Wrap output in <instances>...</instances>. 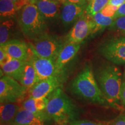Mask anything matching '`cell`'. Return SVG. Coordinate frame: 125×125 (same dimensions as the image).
<instances>
[{
    "label": "cell",
    "instance_id": "1",
    "mask_svg": "<svg viewBox=\"0 0 125 125\" xmlns=\"http://www.w3.org/2000/svg\"><path fill=\"white\" fill-rule=\"evenodd\" d=\"M48 101L45 113L49 120L57 125H70L78 121L79 111L73 100L65 94L62 86L46 97Z\"/></svg>",
    "mask_w": 125,
    "mask_h": 125
},
{
    "label": "cell",
    "instance_id": "2",
    "mask_svg": "<svg viewBox=\"0 0 125 125\" xmlns=\"http://www.w3.org/2000/svg\"><path fill=\"white\" fill-rule=\"evenodd\" d=\"M70 91L81 99L101 105H109L100 89L90 65H86L70 83Z\"/></svg>",
    "mask_w": 125,
    "mask_h": 125
},
{
    "label": "cell",
    "instance_id": "3",
    "mask_svg": "<svg viewBox=\"0 0 125 125\" xmlns=\"http://www.w3.org/2000/svg\"><path fill=\"white\" fill-rule=\"evenodd\" d=\"M95 78L109 105L119 109V94L122 84V75L119 68L114 64H104L96 71Z\"/></svg>",
    "mask_w": 125,
    "mask_h": 125
},
{
    "label": "cell",
    "instance_id": "4",
    "mask_svg": "<svg viewBox=\"0 0 125 125\" xmlns=\"http://www.w3.org/2000/svg\"><path fill=\"white\" fill-rule=\"evenodd\" d=\"M18 20L23 33L30 40L47 33L46 20L35 4H29L20 9Z\"/></svg>",
    "mask_w": 125,
    "mask_h": 125
},
{
    "label": "cell",
    "instance_id": "5",
    "mask_svg": "<svg viewBox=\"0 0 125 125\" xmlns=\"http://www.w3.org/2000/svg\"><path fill=\"white\" fill-rule=\"evenodd\" d=\"M29 45L32 51L40 57L54 61L64 45L58 38L48 33L32 39Z\"/></svg>",
    "mask_w": 125,
    "mask_h": 125
},
{
    "label": "cell",
    "instance_id": "6",
    "mask_svg": "<svg viewBox=\"0 0 125 125\" xmlns=\"http://www.w3.org/2000/svg\"><path fill=\"white\" fill-rule=\"evenodd\" d=\"M28 90L18 81L9 76L3 75L0 79V101L19 103L22 101Z\"/></svg>",
    "mask_w": 125,
    "mask_h": 125
},
{
    "label": "cell",
    "instance_id": "7",
    "mask_svg": "<svg viewBox=\"0 0 125 125\" xmlns=\"http://www.w3.org/2000/svg\"><path fill=\"white\" fill-rule=\"evenodd\" d=\"M104 58L114 64H125V36L112 38L101 45L98 49Z\"/></svg>",
    "mask_w": 125,
    "mask_h": 125
},
{
    "label": "cell",
    "instance_id": "8",
    "mask_svg": "<svg viewBox=\"0 0 125 125\" xmlns=\"http://www.w3.org/2000/svg\"><path fill=\"white\" fill-rule=\"evenodd\" d=\"M66 77L64 73L38 81L28 91L30 97L35 98H46L59 87H62Z\"/></svg>",
    "mask_w": 125,
    "mask_h": 125
},
{
    "label": "cell",
    "instance_id": "9",
    "mask_svg": "<svg viewBox=\"0 0 125 125\" xmlns=\"http://www.w3.org/2000/svg\"><path fill=\"white\" fill-rule=\"evenodd\" d=\"M30 55L28 62H30L35 68L38 81L63 73L64 71H60L57 70L55 61L40 57L32 51L30 47Z\"/></svg>",
    "mask_w": 125,
    "mask_h": 125
},
{
    "label": "cell",
    "instance_id": "10",
    "mask_svg": "<svg viewBox=\"0 0 125 125\" xmlns=\"http://www.w3.org/2000/svg\"><path fill=\"white\" fill-rule=\"evenodd\" d=\"M92 30V17L85 12L75 23L67 34V42L81 44L86 38L90 35Z\"/></svg>",
    "mask_w": 125,
    "mask_h": 125
},
{
    "label": "cell",
    "instance_id": "11",
    "mask_svg": "<svg viewBox=\"0 0 125 125\" xmlns=\"http://www.w3.org/2000/svg\"><path fill=\"white\" fill-rule=\"evenodd\" d=\"M86 5L70 2L67 0L62 4L60 12V19L62 24L68 26L76 23L86 12Z\"/></svg>",
    "mask_w": 125,
    "mask_h": 125
},
{
    "label": "cell",
    "instance_id": "12",
    "mask_svg": "<svg viewBox=\"0 0 125 125\" xmlns=\"http://www.w3.org/2000/svg\"><path fill=\"white\" fill-rule=\"evenodd\" d=\"M1 47L8 53L12 59L28 62L30 55L29 43L19 40H9Z\"/></svg>",
    "mask_w": 125,
    "mask_h": 125
},
{
    "label": "cell",
    "instance_id": "13",
    "mask_svg": "<svg viewBox=\"0 0 125 125\" xmlns=\"http://www.w3.org/2000/svg\"><path fill=\"white\" fill-rule=\"evenodd\" d=\"M48 120L46 115L34 113L21 107L12 125H45Z\"/></svg>",
    "mask_w": 125,
    "mask_h": 125
},
{
    "label": "cell",
    "instance_id": "14",
    "mask_svg": "<svg viewBox=\"0 0 125 125\" xmlns=\"http://www.w3.org/2000/svg\"><path fill=\"white\" fill-rule=\"evenodd\" d=\"M35 4L46 21L54 20L60 15V0H37Z\"/></svg>",
    "mask_w": 125,
    "mask_h": 125
},
{
    "label": "cell",
    "instance_id": "15",
    "mask_svg": "<svg viewBox=\"0 0 125 125\" xmlns=\"http://www.w3.org/2000/svg\"><path fill=\"white\" fill-rule=\"evenodd\" d=\"M81 44L75 43H65L61 50L55 61L57 70L63 71L65 65L74 58L80 49Z\"/></svg>",
    "mask_w": 125,
    "mask_h": 125
},
{
    "label": "cell",
    "instance_id": "16",
    "mask_svg": "<svg viewBox=\"0 0 125 125\" xmlns=\"http://www.w3.org/2000/svg\"><path fill=\"white\" fill-rule=\"evenodd\" d=\"M21 107L18 103H5L1 104L0 114L1 125H12Z\"/></svg>",
    "mask_w": 125,
    "mask_h": 125
},
{
    "label": "cell",
    "instance_id": "17",
    "mask_svg": "<svg viewBox=\"0 0 125 125\" xmlns=\"http://www.w3.org/2000/svg\"><path fill=\"white\" fill-rule=\"evenodd\" d=\"M26 62L12 59L9 62L1 65V70L5 75L10 76L19 82Z\"/></svg>",
    "mask_w": 125,
    "mask_h": 125
},
{
    "label": "cell",
    "instance_id": "18",
    "mask_svg": "<svg viewBox=\"0 0 125 125\" xmlns=\"http://www.w3.org/2000/svg\"><path fill=\"white\" fill-rule=\"evenodd\" d=\"M38 82V77L35 68L30 62H26L19 82L29 91Z\"/></svg>",
    "mask_w": 125,
    "mask_h": 125
},
{
    "label": "cell",
    "instance_id": "19",
    "mask_svg": "<svg viewBox=\"0 0 125 125\" xmlns=\"http://www.w3.org/2000/svg\"><path fill=\"white\" fill-rule=\"evenodd\" d=\"M115 19L113 18L107 17L103 15L101 12H98L92 17L93 21V30L90 36L94 37L103 32L107 27H109Z\"/></svg>",
    "mask_w": 125,
    "mask_h": 125
},
{
    "label": "cell",
    "instance_id": "20",
    "mask_svg": "<svg viewBox=\"0 0 125 125\" xmlns=\"http://www.w3.org/2000/svg\"><path fill=\"white\" fill-rule=\"evenodd\" d=\"M47 101H48L47 97L35 98L29 97V98L23 101L21 107L26 110L34 113L46 115L45 113V110L46 107Z\"/></svg>",
    "mask_w": 125,
    "mask_h": 125
},
{
    "label": "cell",
    "instance_id": "21",
    "mask_svg": "<svg viewBox=\"0 0 125 125\" xmlns=\"http://www.w3.org/2000/svg\"><path fill=\"white\" fill-rule=\"evenodd\" d=\"M18 11L15 2L10 0H0V16L1 21L12 19Z\"/></svg>",
    "mask_w": 125,
    "mask_h": 125
},
{
    "label": "cell",
    "instance_id": "22",
    "mask_svg": "<svg viewBox=\"0 0 125 125\" xmlns=\"http://www.w3.org/2000/svg\"><path fill=\"white\" fill-rule=\"evenodd\" d=\"M15 26L13 19H9L1 21L0 25V44L3 45L9 41Z\"/></svg>",
    "mask_w": 125,
    "mask_h": 125
},
{
    "label": "cell",
    "instance_id": "23",
    "mask_svg": "<svg viewBox=\"0 0 125 125\" xmlns=\"http://www.w3.org/2000/svg\"><path fill=\"white\" fill-rule=\"evenodd\" d=\"M109 0H89L86 8V13L93 17L106 7Z\"/></svg>",
    "mask_w": 125,
    "mask_h": 125
},
{
    "label": "cell",
    "instance_id": "24",
    "mask_svg": "<svg viewBox=\"0 0 125 125\" xmlns=\"http://www.w3.org/2000/svg\"><path fill=\"white\" fill-rule=\"evenodd\" d=\"M108 29L110 31L125 35V16L115 19Z\"/></svg>",
    "mask_w": 125,
    "mask_h": 125
},
{
    "label": "cell",
    "instance_id": "25",
    "mask_svg": "<svg viewBox=\"0 0 125 125\" xmlns=\"http://www.w3.org/2000/svg\"><path fill=\"white\" fill-rule=\"evenodd\" d=\"M118 8L114 6L111 5L107 4L106 7L101 10V12L103 15L107 17H110V18H113L116 13V10H118Z\"/></svg>",
    "mask_w": 125,
    "mask_h": 125
},
{
    "label": "cell",
    "instance_id": "26",
    "mask_svg": "<svg viewBox=\"0 0 125 125\" xmlns=\"http://www.w3.org/2000/svg\"><path fill=\"white\" fill-rule=\"evenodd\" d=\"M12 59L8 53L3 49L2 47H0V64L2 65L7 62H9Z\"/></svg>",
    "mask_w": 125,
    "mask_h": 125
},
{
    "label": "cell",
    "instance_id": "27",
    "mask_svg": "<svg viewBox=\"0 0 125 125\" xmlns=\"http://www.w3.org/2000/svg\"><path fill=\"white\" fill-rule=\"evenodd\" d=\"M123 16H125V3L118 8L113 18L114 19H116Z\"/></svg>",
    "mask_w": 125,
    "mask_h": 125
},
{
    "label": "cell",
    "instance_id": "28",
    "mask_svg": "<svg viewBox=\"0 0 125 125\" xmlns=\"http://www.w3.org/2000/svg\"><path fill=\"white\" fill-rule=\"evenodd\" d=\"M120 101L125 109V81H123L120 91Z\"/></svg>",
    "mask_w": 125,
    "mask_h": 125
},
{
    "label": "cell",
    "instance_id": "29",
    "mask_svg": "<svg viewBox=\"0 0 125 125\" xmlns=\"http://www.w3.org/2000/svg\"><path fill=\"white\" fill-rule=\"evenodd\" d=\"M70 125H102L100 123H97L93 122L83 120V121H76L72 123Z\"/></svg>",
    "mask_w": 125,
    "mask_h": 125
},
{
    "label": "cell",
    "instance_id": "30",
    "mask_svg": "<svg viewBox=\"0 0 125 125\" xmlns=\"http://www.w3.org/2000/svg\"><path fill=\"white\" fill-rule=\"evenodd\" d=\"M110 125H125V116L120 115L116 119H115Z\"/></svg>",
    "mask_w": 125,
    "mask_h": 125
},
{
    "label": "cell",
    "instance_id": "31",
    "mask_svg": "<svg viewBox=\"0 0 125 125\" xmlns=\"http://www.w3.org/2000/svg\"><path fill=\"white\" fill-rule=\"evenodd\" d=\"M125 3V0H109L108 4L119 8Z\"/></svg>",
    "mask_w": 125,
    "mask_h": 125
},
{
    "label": "cell",
    "instance_id": "32",
    "mask_svg": "<svg viewBox=\"0 0 125 125\" xmlns=\"http://www.w3.org/2000/svg\"><path fill=\"white\" fill-rule=\"evenodd\" d=\"M70 2L75 3V4H81V5H87L89 0H67Z\"/></svg>",
    "mask_w": 125,
    "mask_h": 125
},
{
    "label": "cell",
    "instance_id": "33",
    "mask_svg": "<svg viewBox=\"0 0 125 125\" xmlns=\"http://www.w3.org/2000/svg\"><path fill=\"white\" fill-rule=\"evenodd\" d=\"M37 1V0H30V4H35L36 2Z\"/></svg>",
    "mask_w": 125,
    "mask_h": 125
},
{
    "label": "cell",
    "instance_id": "34",
    "mask_svg": "<svg viewBox=\"0 0 125 125\" xmlns=\"http://www.w3.org/2000/svg\"><path fill=\"white\" fill-rule=\"evenodd\" d=\"M10 1H13V2H19V1H21V0H10ZM29 1H30V0H29Z\"/></svg>",
    "mask_w": 125,
    "mask_h": 125
},
{
    "label": "cell",
    "instance_id": "35",
    "mask_svg": "<svg viewBox=\"0 0 125 125\" xmlns=\"http://www.w3.org/2000/svg\"><path fill=\"white\" fill-rule=\"evenodd\" d=\"M123 79H124V81H125V68L124 71V74H123Z\"/></svg>",
    "mask_w": 125,
    "mask_h": 125
}]
</instances>
